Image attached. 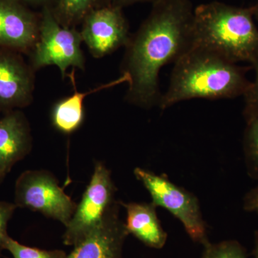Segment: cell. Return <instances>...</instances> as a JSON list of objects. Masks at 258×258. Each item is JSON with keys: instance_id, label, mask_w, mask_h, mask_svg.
<instances>
[{"instance_id": "obj_1", "label": "cell", "mask_w": 258, "mask_h": 258, "mask_svg": "<svg viewBox=\"0 0 258 258\" xmlns=\"http://www.w3.org/2000/svg\"><path fill=\"white\" fill-rule=\"evenodd\" d=\"M193 5L190 0H158L135 34L122 62L129 79L127 101L144 108L159 106V75L193 47Z\"/></svg>"}, {"instance_id": "obj_2", "label": "cell", "mask_w": 258, "mask_h": 258, "mask_svg": "<svg viewBox=\"0 0 258 258\" xmlns=\"http://www.w3.org/2000/svg\"><path fill=\"white\" fill-rule=\"evenodd\" d=\"M246 68L203 47L193 46L174 63L170 83L161 95L162 110L194 98L217 100L244 96L251 86Z\"/></svg>"}, {"instance_id": "obj_3", "label": "cell", "mask_w": 258, "mask_h": 258, "mask_svg": "<svg viewBox=\"0 0 258 258\" xmlns=\"http://www.w3.org/2000/svg\"><path fill=\"white\" fill-rule=\"evenodd\" d=\"M252 8H238L220 2L194 9L193 46L216 52L237 63L252 66L258 60V28Z\"/></svg>"}, {"instance_id": "obj_4", "label": "cell", "mask_w": 258, "mask_h": 258, "mask_svg": "<svg viewBox=\"0 0 258 258\" xmlns=\"http://www.w3.org/2000/svg\"><path fill=\"white\" fill-rule=\"evenodd\" d=\"M82 42L81 32L61 25L55 18L51 7H43L40 17L38 38L32 50L33 69L57 66L62 79L69 68L84 70Z\"/></svg>"}, {"instance_id": "obj_5", "label": "cell", "mask_w": 258, "mask_h": 258, "mask_svg": "<svg viewBox=\"0 0 258 258\" xmlns=\"http://www.w3.org/2000/svg\"><path fill=\"white\" fill-rule=\"evenodd\" d=\"M15 205L37 212L66 227L77 204L64 192L50 171L39 169L22 173L15 183Z\"/></svg>"}, {"instance_id": "obj_6", "label": "cell", "mask_w": 258, "mask_h": 258, "mask_svg": "<svg viewBox=\"0 0 258 258\" xmlns=\"http://www.w3.org/2000/svg\"><path fill=\"white\" fill-rule=\"evenodd\" d=\"M134 173L150 194L152 203L157 208H165L178 219L194 242L203 246L210 242L200 204L195 195L152 171L137 167Z\"/></svg>"}, {"instance_id": "obj_7", "label": "cell", "mask_w": 258, "mask_h": 258, "mask_svg": "<svg viewBox=\"0 0 258 258\" xmlns=\"http://www.w3.org/2000/svg\"><path fill=\"white\" fill-rule=\"evenodd\" d=\"M116 189L111 171L101 161H96L94 170L82 198L71 220L66 226L62 242L74 246L89 235L101 223L114 205Z\"/></svg>"}, {"instance_id": "obj_8", "label": "cell", "mask_w": 258, "mask_h": 258, "mask_svg": "<svg viewBox=\"0 0 258 258\" xmlns=\"http://www.w3.org/2000/svg\"><path fill=\"white\" fill-rule=\"evenodd\" d=\"M122 10L110 3L97 7L83 20L81 36L93 57H105L126 46L131 35Z\"/></svg>"}, {"instance_id": "obj_9", "label": "cell", "mask_w": 258, "mask_h": 258, "mask_svg": "<svg viewBox=\"0 0 258 258\" xmlns=\"http://www.w3.org/2000/svg\"><path fill=\"white\" fill-rule=\"evenodd\" d=\"M119 209L120 203L115 202L101 223L74 245L66 258H123V244L129 235Z\"/></svg>"}, {"instance_id": "obj_10", "label": "cell", "mask_w": 258, "mask_h": 258, "mask_svg": "<svg viewBox=\"0 0 258 258\" xmlns=\"http://www.w3.org/2000/svg\"><path fill=\"white\" fill-rule=\"evenodd\" d=\"M39 28L40 18L17 0H0V46L32 50Z\"/></svg>"}, {"instance_id": "obj_11", "label": "cell", "mask_w": 258, "mask_h": 258, "mask_svg": "<svg viewBox=\"0 0 258 258\" xmlns=\"http://www.w3.org/2000/svg\"><path fill=\"white\" fill-rule=\"evenodd\" d=\"M32 136L28 120L20 112L0 119V174L6 176L13 166L28 155Z\"/></svg>"}, {"instance_id": "obj_12", "label": "cell", "mask_w": 258, "mask_h": 258, "mask_svg": "<svg viewBox=\"0 0 258 258\" xmlns=\"http://www.w3.org/2000/svg\"><path fill=\"white\" fill-rule=\"evenodd\" d=\"M33 77L15 56L0 52V106H24L32 99Z\"/></svg>"}, {"instance_id": "obj_13", "label": "cell", "mask_w": 258, "mask_h": 258, "mask_svg": "<svg viewBox=\"0 0 258 258\" xmlns=\"http://www.w3.org/2000/svg\"><path fill=\"white\" fill-rule=\"evenodd\" d=\"M75 71L69 74L74 88V94L62 98L54 105L51 113V120L56 130L64 134L74 133L82 125L85 119L84 99L86 96L107 89L123 83H128L126 75L122 74L120 78L111 82L101 85L98 87L85 92H79L76 88Z\"/></svg>"}, {"instance_id": "obj_14", "label": "cell", "mask_w": 258, "mask_h": 258, "mask_svg": "<svg viewBox=\"0 0 258 258\" xmlns=\"http://www.w3.org/2000/svg\"><path fill=\"white\" fill-rule=\"evenodd\" d=\"M125 209L126 220L125 227L128 235L154 249H161L167 240V234L159 219L152 203H120Z\"/></svg>"}, {"instance_id": "obj_15", "label": "cell", "mask_w": 258, "mask_h": 258, "mask_svg": "<svg viewBox=\"0 0 258 258\" xmlns=\"http://www.w3.org/2000/svg\"><path fill=\"white\" fill-rule=\"evenodd\" d=\"M99 0H55L52 13L57 21L67 28L82 23L90 12L99 7Z\"/></svg>"}, {"instance_id": "obj_16", "label": "cell", "mask_w": 258, "mask_h": 258, "mask_svg": "<svg viewBox=\"0 0 258 258\" xmlns=\"http://www.w3.org/2000/svg\"><path fill=\"white\" fill-rule=\"evenodd\" d=\"M244 149L249 173L258 178V116L247 120Z\"/></svg>"}, {"instance_id": "obj_17", "label": "cell", "mask_w": 258, "mask_h": 258, "mask_svg": "<svg viewBox=\"0 0 258 258\" xmlns=\"http://www.w3.org/2000/svg\"><path fill=\"white\" fill-rule=\"evenodd\" d=\"M4 249L13 256V258H66L67 253L62 249L45 250L30 247L20 243L8 235L4 242Z\"/></svg>"}, {"instance_id": "obj_18", "label": "cell", "mask_w": 258, "mask_h": 258, "mask_svg": "<svg viewBox=\"0 0 258 258\" xmlns=\"http://www.w3.org/2000/svg\"><path fill=\"white\" fill-rule=\"evenodd\" d=\"M204 247L202 258H247L244 247L236 240L214 244L209 242Z\"/></svg>"}, {"instance_id": "obj_19", "label": "cell", "mask_w": 258, "mask_h": 258, "mask_svg": "<svg viewBox=\"0 0 258 258\" xmlns=\"http://www.w3.org/2000/svg\"><path fill=\"white\" fill-rule=\"evenodd\" d=\"M255 71V79L244 94V116L246 121L258 116V60L252 66Z\"/></svg>"}, {"instance_id": "obj_20", "label": "cell", "mask_w": 258, "mask_h": 258, "mask_svg": "<svg viewBox=\"0 0 258 258\" xmlns=\"http://www.w3.org/2000/svg\"><path fill=\"white\" fill-rule=\"evenodd\" d=\"M15 203L0 201V255L4 249V242L8 237V227L10 220L16 210Z\"/></svg>"}, {"instance_id": "obj_21", "label": "cell", "mask_w": 258, "mask_h": 258, "mask_svg": "<svg viewBox=\"0 0 258 258\" xmlns=\"http://www.w3.org/2000/svg\"><path fill=\"white\" fill-rule=\"evenodd\" d=\"M258 206V186L249 191L244 199L243 207L247 211H254Z\"/></svg>"}, {"instance_id": "obj_22", "label": "cell", "mask_w": 258, "mask_h": 258, "mask_svg": "<svg viewBox=\"0 0 258 258\" xmlns=\"http://www.w3.org/2000/svg\"><path fill=\"white\" fill-rule=\"evenodd\" d=\"M158 0H111V3L113 6L118 7V8L123 9L125 7L130 6L137 4V3H146V2H151L154 3Z\"/></svg>"}, {"instance_id": "obj_23", "label": "cell", "mask_w": 258, "mask_h": 258, "mask_svg": "<svg viewBox=\"0 0 258 258\" xmlns=\"http://www.w3.org/2000/svg\"><path fill=\"white\" fill-rule=\"evenodd\" d=\"M24 1L28 2V3L34 5H43V7H45L50 6L49 4L52 0H24Z\"/></svg>"}, {"instance_id": "obj_24", "label": "cell", "mask_w": 258, "mask_h": 258, "mask_svg": "<svg viewBox=\"0 0 258 258\" xmlns=\"http://www.w3.org/2000/svg\"><path fill=\"white\" fill-rule=\"evenodd\" d=\"M251 8H252V12H253L254 19H256L258 21V3L251 6Z\"/></svg>"}, {"instance_id": "obj_25", "label": "cell", "mask_w": 258, "mask_h": 258, "mask_svg": "<svg viewBox=\"0 0 258 258\" xmlns=\"http://www.w3.org/2000/svg\"><path fill=\"white\" fill-rule=\"evenodd\" d=\"M254 258H258V237L257 240H256L255 248L254 250Z\"/></svg>"}, {"instance_id": "obj_26", "label": "cell", "mask_w": 258, "mask_h": 258, "mask_svg": "<svg viewBox=\"0 0 258 258\" xmlns=\"http://www.w3.org/2000/svg\"><path fill=\"white\" fill-rule=\"evenodd\" d=\"M5 177V175H3V174H0V184H1L2 182H3V180H4Z\"/></svg>"}, {"instance_id": "obj_27", "label": "cell", "mask_w": 258, "mask_h": 258, "mask_svg": "<svg viewBox=\"0 0 258 258\" xmlns=\"http://www.w3.org/2000/svg\"><path fill=\"white\" fill-rule=\"evenodd\" d=\"M254 212H257V213H258V206H257V208L255 209V210H254Z\"/></svg>"}]
</instances>
